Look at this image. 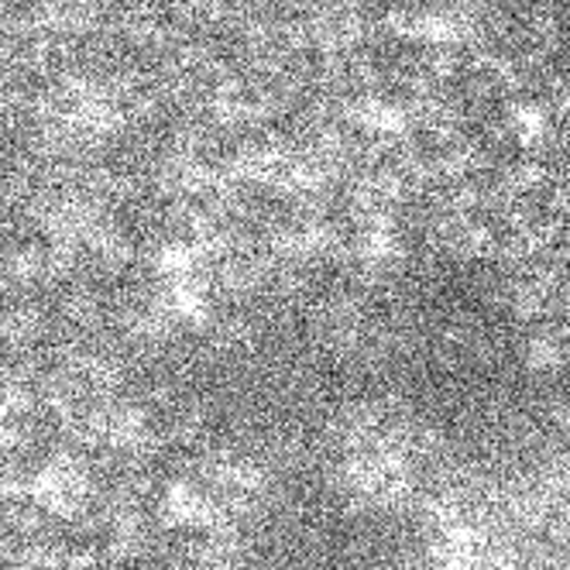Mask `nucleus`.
<instances>
[{
    "mask_svg": "<svg viewBox=\"0 0 570 570\" xmlns=\"http://www.w3.org/2000/svg\"><path fill=\"white\" fill-rule=\"evenodd\" d=\"M379 379L399 416L440 443H492L537 416V344L509 282L436 255L379 306Z\"/></svg>",
    "mask_w": 570,
    "mask_h": 570,
    "instance_id": "nucleus-1",
    "label": "nucleus"
}]
</instances>
